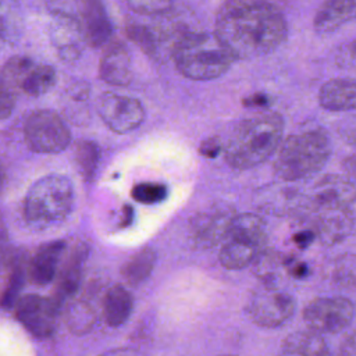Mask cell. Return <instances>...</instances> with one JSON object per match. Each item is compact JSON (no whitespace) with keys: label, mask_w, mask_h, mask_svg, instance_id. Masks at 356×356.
<instances>
[{"label":"cell","mask_w":356,"mask_h":356,"mask_svg":"<svg viewBox=\"0 0 356 356\" xmlns=\"http://www.w3.org/2000/svg\"><path fill=\"white\" fill-rule=\"evenodd\" d=\"M225 356H231V355H225Z\"/></svg>","instance_id":"49"},{"label":"cell","mask_w":356,"mask_h":356,"mask_svg":"<svg viewBox=\"0 0 356 356\" xmlns=\"http://www.w3.org/2000/svg\"><path fill=\"white\" fill-rule=\"evenodd\" d=\"M222 150H224V143H222L221 139L217 138V136L207 138L206 140L202 142V145H200V147H199L200 154L204 156V157H207V159H214V157H217Z\"/></svg>","instance_id":"42"},{"label":"cell","mask_w":356,"mask_h":356,"mask_svg":"<svg viewBox=\"0 0 356 356\" xmlns=\"http://www.w3.org/2000/svg\"><path fill=\"white\" fill-rule=\"evenodd\" d=\"M60 306L53 298L25 295L15 303L17 320L36 338H47L54 332Z\"/></svg>","instance_id":"15"},{"label":"cell","mask_w":356,"mask_h":356,"mask_svg":"<svg viewBox=\"0 0 356 356\" xmlns=\"http://www.w3.org/2000/svg\"><path fill=\"white\" fill-rule=\"evenodd\" d=\"M24 33V14L18 0H0V51L18 43Z\"/></svg>","instance_id":"25"},{"label":"cell","mask_w":356,"mask_h":356,"mask_svg":"<svg viewBox=\"0 0 356 356\" xmlns=\"http://www.w3.org/2000/svg\"><path fill=\"white\" fill-rule=\"evenodd\" d=\"M65 249L64 242H51L42 246L28 264V277L35 285H46L53 281L57 274L61 254Z\"/></svg>","instance_id":"22"},{"label":"cell","mask_w":356,"mask_h":356,"mask_svg":"<svg viewBox=\"0 0 356 356\" xmlns=\"http://www.w3.org/2000/svg\"><path fill=\"white\" fill-rule=\"evenodd\" d=\"M284 256L282 253L266 248L259 253V256L252 263V268L254 275L263 282V285L275 286V282L281 278L284 268Z\"/></svg>","instance_id":"28"},{"label":"cell","mask_w":356,"mask_h":356,"mask_svg":"<svg viewBox=\"0 0 356 356\" xmlns=\"http://www.w3.org/2000/svg\"><path fill=\"white\" fill-rule=\"evenodd\" d=\"M50 14L76 15V0H43Z\"/></svg>","instance_id":"41"},{"label":"cell","mask_w":356,"mask_h":356,"mask_svg":"<svg viewBox=\"0 0 356 356\" xmlns=\"http://www.w3.org/2000/svg\"><path fill=\"white\" fill-rule=\"evenodd\" d=\"M242 103H243L245 107H249V108H264V107L268 106L270 99L266 93L256 92V93L245 97Z\"/></svg>","instance_id":"44"},{"label":"cell","mask_w":356,"mask_h":356,"mask_svg":"<svg viewBox=\"0 0 356 356\" xmlns=\"http://www.w3.org/2000/svg\"><path fill=\"white\" fill-rule=\"evenodd\" d=\"M57 82V72L49 64H33L21 82L19 92L28 96H42L51 90Z\"/></svg>","instance_id":"27"},{"label":"cell","mask_w":356,"mask_h":356,"mask_svg":"<svg viewBox=\"0 0 356 356\" xmlns=\"http://www.w3.org/2000/svg\"><path fill=\"white\" fill-rule=\"evenodd\" d=\"M292 217L300 227L312 229L316 241L324 246H334L343 242L355 228L352 207L314 209L302 203Z\"/></svg>","instance_id":"8"},{"label":"cell","mask_w":356,"mask_h":356,"mask_svg":"<svg viewBox=\"0 0 356 356\" xmlns=\"http://www.w3.org/2000/svg\"><path fill=\"white\" fill-rule=\"evenodd\" d=\"M74 204V188L63 175H47L36 181L25 196L24 213L29 222L38 225L64 220Z\"/></svg>","instance_id":"7"},{"label":"cell","mask_w":356,"mask_h":356,"mask_svg":"<svg viewBox=\"0 0 356 356\" xmlns=\"http://www.w3.org/2000/svg\"><path fill=\"white\" fill-rule=\"evenodd\" d=\"M24 281H25V270L21 267V264H15L11 275L8 278V285L4 289L1 299H0V305L6 309H10L13 306H15V303L18 302L19 292L24 286Z\"/></svg>","instance_id":"34"},{"label":"cell","mask_w":356,"mask_h":356,"mask_svg":"<svg viewBox=\"0 0 356 356\" xmlns=\"http://www.w3.org/2000/svg\"><path fill=\"white\" fill-rule=\"evenodd\" d=\"M0 186H1V168H0Z\"/></svg>","instance_id":"48"},{"label":"cell","mask_w":356,"mask_h":356,"mask_svg":"<svg viewBox=\"0 0 356 356\" xmlns=\"http://www.w3.org/2000/svg\"><path fill=\"white\" fill-rule=\"evenodd\" d=\"M132 296L122 286H111L104 296V318L111 327L124 324L132 312Z\"/></svg>","instance_id":"26"},{"label":"cell","mask_w":356,"mask_h":356,"mask_svg":"<svg viewBox=\"0 0 356 356\" xmlns=\"http://www.w3.org/2000/svg\"><path fill=\"white\" fill-rule=\"evenodd\" d=\"M353 19H356V0H324L314 14L313 28L317 33L325 35Z\"/></svg>","instance_id":"20"},{"label":"cell","mask_w":356,"mask_h":356,"mask_svg":"<svg viewBox=\"0 0 356 356\" xmlns=\"http://www.w3.org/2000/svg\"><path fill=\"white\" fill-rule=\"evenodd\" d=\"M316 241L314 234L312 229L306 228V227H300L293 235H292V242L296 245L298 249L303 250L306 248H309L313 242Z\"/></svg>","instance_id":"43"},{"label":"cell","mask_w":356,"mask_h":356,"mask_svg":"<svg viewBox=\"0 0 356 356\" xmlns=\"http://www.w3.org/2000/svg\"><path fill=\"white\" fill-rule=\"evenodd\" d=\"M355 202V181L345 174L323 175L313 184L303 197V204L314 209L352 207Z\"/></svg>","instance_id":"14"},{"label":"cell","mask_w":356,"mask_h":356,"mask_svg":"<svg viewBox=\"0 0 356 356\" xmlns=\"http://www.w3.org/2000/svg\"><path fill=\"white\" fill-rule=\"evenodd\" d=\"M277 356H331V352L320 334L306 330L286 335Z\"/></svg>","instance_id":"24"},{"label":"cell","mask_w":356,"mask_h":356,"mask_svg":"<svg viewBox=\"0 0 356 356\" xmlns=\"http://www.w3.org/2000/svg\"><path fill=\"white\" fill-rule=\"evenodd\" d=\"M88 253V248L85 243H76L72 249V252L68 254L60 277L57 280V285L54 289V295H53V300L61 306L63 302L70 298L71 295L75 293V291L79 286V281H81V270H82V263L86 257Z\"/></svg>","instance_id":"23"},{"label":"cell","mask_w":356,"mask_h":356,"mask_svg":"<svg viewBox=\"0 0 356 356\" xmlns=\"http://www.w3.org/2000/svg\"><path fill=\"white\" fill-rule=\"evenodd\" d=\"M15 106V93L7 85L0 74V120H6L11 115Z\"/></svg>","instance_id":"37"},{"label":"cell","mask_w":356,"mask_h":356,"mask_svg":"<svg viewBox=\"0 0 356 356\" xmlns=\"http://www.w3.org/2000/svg\"><path fill=\"white\" fill-rule=\"evenodd\" d=\"M99 76L111 86H127L134 78L132 58L127 44L111 38L104 46L99 61Z\"/></svg>","instance_id":"18"},{"label":"cell","mask_w":356,"mask_h":356,"mask_svg":"<svg viewBox=\"0 0 356 356\" xmlns=\"http://www.w3.org/2000/svg\"><path fill=\"white\" fill-rule=\"evenodd\" d=\"M214 35L235 60L275 51L288 36L284 13L268 0H225L216 14Z\"/></svg>","instance_id":"1"},{"label":"cell","mask_w":356,"mask_h":356,"mask_svg":"<svg viewBox=\"0 0 356 356\" xmlns=\"http://www.w3.org/2000/svg\"><path fill=\"white\" fill-rule=\"evenodd\" d=\"M318 103L328 111L356 108V78H332L318 90Z\"/></svg>","instance_id":"21"},{"label":"cell","mask_w":356,"mask_h":356,"mask_svg":"<svg viewBox=\"0 0 356 356\" xmlns=\"http://www.w3.org/2000/svg\"><path fill=\"white\" fill-rule=\"evenodd\" d=\"M76 18L86 46L104 47L113 38V25L103 0H76Z\"/></svg>","instance_id":"17"},{"label":"cell","mask_w":356,"mask_h":356,"mask_svg":"<svg viewBox=\"0 0 356 356\" xmlns=\"http://www.w3.org/2000/svg\"><path fill=\"white\" fill-rule=\"evenodd\" d=\"M284 268L288 275L296 280H302L309 274L307 264L293 256H284Z\"/></svg>","instance_id":"39"},{"label":"cell","mask_w":356,"mask_h":356,"mask_svg":"<svg viewBox=\"0 0 356 356\" xmlns=\"http://www.w3.org/2000/svg\"><path fill=\"white\" fill-rule=\"evenodd\" d=\"M95 313L89 305L83 302L72 303L65 314V321L70 330L75 334L88 332L95 324Z\"/></svg>","instance_id":"33"},{"label":"cell","mask_w":356,"mask_h":356,"mask_svg":"<svg viewBox=\"0 0 356 356\" xmlns=\"http://www.w3.org/2000/svg\"><path fill=\"white\" fill-rule=\"evenodd\" d=\"M96 110L103 122L115 134H128L145 120L142 103L131 96L104 92L97 97Z\"/></svg>","instance_id":"13"},{"label":"cell","mask_w":356,"mask_h":356,"mask_svg":"<svg viewBox=\"0 0 356 356\" xmlns=\"http://www.w3.org/2000/svg\"><path fill=\"white\" fill-rule=\"evenodd\" d=\"M238 213L225 202H214L199 210L189 224V239L196 249H210L221 243Z\"/></svg>","instance_id":"12"},{"label":"cell","mask_w":356,"mask_h":356,"mask_svg":"<svg viewBox=\"0 0 356 356\" xmlns=\"http://www.w3.org/2000/svg\"><path fill=\"white\" fill-rule=\"evenodd\" d=\"M167 196V186L159 182H142L132 188V197L143 204H154Z\"/></svg>","instance_id":"35"},{"label":"cell","mask_w":356,"mask_h":356,"mask_svg":"<svg viewBox=\"0 0 356 356\" xmlns=\"http://www.w3.org/2000/svg\"><path fill=\"white\" fill-rule=\"evenodd\" d=\"M335 61L339 65H353L356 67V38L343 43L338 51H337V57Z\"/></svg>","instance_id":"40"},{"label":"cell","mask_w":356,"mask_h":356,"mask_svg":"<svg viewBox=\"0 0 356 356\" xmlns=\"http://www.w3.org/2000/svg\"><path fill=\"white\" fill-rule=\"evenodd\" d=\"M49 39L58 58L64 63H75L81 58L86 46L85 36L76 15L50 14Z\"/></svg>","instance_id":"16"},{"label":"cell","mask_w":356,"mask_h":356,"mask_svg":"<svg viewBox=\"0 0 356 356\" xmlns=\"http://www.w3.org/2000/svg\"><path fill=\"white\" fill-rule=\"evenodd\" d=\"M332 281L342 288H356V254L345 253L338 256L331 268Z\"/></svg>","instance_id":"31"},{"label":"cell","mask_w":356,"mask_h":356,"mask_svg":"<svg viewBox=\"0 0 356 356\" xmlns=\"http://www.w3.org/2000/svg\"><path fill=\"white\" fill-rule=\"evenodd\" d=\"M172 60L181 75L192 81H210L224 75L235 57L217 36L204 31H189L177 46Z\"/></svg>","instance_id":"4"},{"label":"cell","mask_w":356,"mask_h":356,"mask_svg":"<svg viewBox=\"0 0 356 356\" xmlns=\"http://www.w3.org/2000/svg\"><path fill=\"white\" fill-rule=\"evenodd\" d=\"M102 356H136V355L127 349H114V350L104 352Z\"/></svg>","instance_id":"47"},{"label":"cell","mask_w":356,"mask_h":356,"mask_svg":"<svg viewBox=\"0 0 356 356\" xmlns=\"http://www.w3.org/2000/svg\"><path fill=\"white\" fill-rule=\"evenodd\" d=\"M156 264V253L152 249H143L135 253L121 268L122 277L132 285L145 281L153 271Z\"/></svg>","instance_id":"29"},{"label":"cell","mask_w":356,"mask_h":356,"mask_svg":"<svg viewBox=\"0 0 356 356\" xmlns=\"http://www.w3.org/2000/svg\"><path fill=\"white\" fill-rule=\"evenodd\" d=\"M296 310L295 298L277 286L263 285L250 293L245 312L248 318L261 328H278L288 323Z\"/></svg>","instance_id":"9"},{"label":"cell","mask_w":356,"mask_h":356,"mask_svg":"<svg viewBox=\"0 0 356 356\" xmlns=\"http://www.w3.org/2000/svg\"><path fill=\"white\" fill-rule=\"evenodd\" d=\"M284 182V181H282ZM285 182V185L266 186L257 193L259 209L270 214L293 216L303 203L305 193H300L298 188Z\"/></svg>","instance_id":"19"},{"label":"cell","mask_w":356,"mask_h":356,"mask_svg":"<svg viewBox=\"0 0 356 356\" xmlns=\"http://www.w3.org/2000/svg\"><path fill=\"white\" fill-rule=\"evenodd\" d=\"M331 156V140L323 128H309L282 139L273 170L280 181L298 182L318 172Z\"/></svg>","instance_id":"3"},{"label":"cell","mask_w":356,"mask_h":356,"mask_svg":"<svg viewBox=\"0 0 356 356\" xmlns=\"http://www.w3.org/2000/svg\"><path fill=\"white\" fill-rule=\"evenodd\" d=\"M341 167H342L345 175L352 178L353 181H356V153H352L348 157H345L341 163Z\"/></svg>","instance_id":"46"},{"label":"cell","mask_w":356,"mask_h":356,"mask_svg":"<svg viewBox=\"0 0 356 356\" xmlns=\"http://www.w3.org/2000/svg\"><path fill=\"white\" fill-rule=\"evenodd\" d=\"M147 18V21L129 19L125 24V33L149 58L165 63L172 58L177 46L192 29L172 15V10Z\"/></svg>","instance_id":"5"},{"label":"cell","mask_w":356,"mask_h":356,"mask_svg":"<svg viewBox=\"0 0 356 356\" xmlns=\"http://www.w3.org/2000/svg\"><path fill=\"white\" fill-rule=\"evenodd\" d=\"M302 314L307 330L320 335L337 334L352 324L355 305L343 296H321L310 300Z\"/></svg>","instance_id":"11"},{"label":"cell","mask_w":356,"mask_h":356,"mask_svg":"<svg viewBox=\"0 0 356 356\" xmlns=\"http://www.w3.org/2000/svg\"><path fill=\"white\" fill-rule=\"evenodd\" d=\"M284 128L282 115L274 111H261L242 120L224 145L225 161L235 170H250L263 164L278 150Z\"/></svg>","instance_id":"2"},{"label":"cell","mask_w":356,"mask_h":356,"mask_svg":"<svg viewBox=\"0 0 356 356\" xmlns=\"http://www.w3.org/2000/svg\"><path fill=\"white\" fill-rule=\"evenodd\" d=\"M267 248V227L256 213L236 214L221 242L218 259L228 270H242L252 266L261 250Z\"/></svg>","instance_id":"6"},{"label":"cell","mask_w":356,"mask_h":356,"mask_svg":"<svg viewBox=\"0 0 356 356\" xmlns=\"http://www.w3.org/2000/svg\"><path fill=\"white\" fill-rule=\"evenodd\" d=\"M100 157L97 145L92 140H79L75 145V163L81 171V175L90 181L95 175Z\"/></svg>","instance_id":"30"},{"label":"cell","mask_w":356,"mask_h":356,"mask_svg":"<svg viewBox=\"0 0 356 356\" xmlns=\"http://www.w3.org/2000/svg\"><path fill=\"white\" fill-rule=\"evenodd\" d=\"M33 64L35 61L26 56H13L4 63L0 74L14 93L15 89L19 90L22 79L25 78L26 72L32 68Z\"/></svg>","instance_id":"32"},{"label":"cell","mask_w":356,"mask_h":356,"mask_svg":"<svg viewBox=\"0 0 356 356\" xmlns=\"http://www.w3.org/2000/svg\"><path fill=\"white\" fill-rule=\"evenodd\" d=\"M339 356H356V331L350 332L341 342L338 349Z\"/></svg>","instance_id":"45"},{"label":"cell","mask_w":356,"mask_h":356,"mask_svg":"<svg viewBox=\"0 0 356 356\" xmlns=\"http://www.w3.org/2000/svg\"><path fill=\"white\" fill-rule=\"evenodd\" d=\"M28 147L36 153H60L71 143V132L64 120L53 110L31 113L24 124Z\"/></svg>","instance_id":"10"},{"label":"cell","mask_w":356,"mask_h":356,"mask_svg":"<svg viewBox=\"0 0 356 356\" xmlns=\"http://www.w3.org/2000/svg\"><path fill=\"white\" fill-rule=\"evenodd\" d=\"M128 7L143 17H153L172 10L174 0H127Z\"/></svg>","instance_id":"36"},{"label":"cell","mask_w":356,"mask_h":356,"mask_svg":"<svg viewBox=\"0 0 356 356\" xmlns=\"http://www.w3.org/2000/svg\"><path fill=\"white\" fill-rule=\"evenodd\" d=\"M337 131H338L339 138L345 143H348L352 147H356V114L343 118L338 124Z\"/></svg>","instance_id":"38"}]
</instances>
